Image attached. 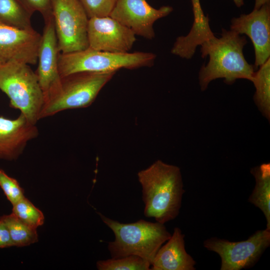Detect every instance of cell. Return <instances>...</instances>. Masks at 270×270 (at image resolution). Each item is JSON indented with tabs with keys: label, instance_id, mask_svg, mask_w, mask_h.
<instances>
[{
	"label": "cell",
	"instance_id": "obj_1",
	"mask_svg": "<svg viewBox=\"0 0 270 270\" xmlns=\"http://www.w3.org/2000/svg\"><path fill=\"white\" fill-rule=\"evenodd\" d=\"M138 177L145 216L163 224L176 218L185 192L180 168L157 160L138 172Z\"/></svg>",
	"mask_w": 270,
	"mask_h": 270
},
{
	"label": "cell",
	"instance_id": "obj_2",
	"mask_svg": "<svg viewBox=\"0 0 270 270\" xmlns=\"http://www.w3.org/2000/svg\"><path fill=\"white\" fill-rule=\"evenodd\" d=\"M246 43L244 36L230 30L222 29L220 38L214 36L200 45L202 57L209 56L208 63L202 66L199 72V84L202 91L206 89L212 81L220 78H224L228 84L238 79L252 82L254 67L248 62L243 53Z\"/></svg>",
	"mask_w": 270,
	"mask_h": 270
},
{
	"label": "cell",
	"instance_id": "obj_3",
	"mask_svg": "<svg viewBox=\"0 0 270 270\" xmlns=\"http://www.w3.org/2000/svg\"><path fill=\"white\" fill-rule=\"evenodd\" d=\"M98 214L114 234V240L109 242L108 247L112 258L136 255L151 265L159 248L172 235L164 224L157 222L140 220L124 224Z\"/></svg>",
	"mask_w": 270,
	"mask_h": 270
},
{
	"label": "cell",
	"instance_id": "obj_4",
	"mask_svg": "<svg viewBox=\"0 0 270 270\" xmlns=\"http://www.w3.org/2000/svg\"><path fill=\"white\" fill-rule=\"evenodd\" d=\"M116 73L78 72L60 76L45 94L39 119L66 110L88 107Z\"/></svg>",
	"mask_w": 270,
	"mask_h": 270
},
{
	"label": "cell",
	"instance_id": "obj_5",
	"mask_svg": "<svg viewBox=\"0 0 270 270\" xmlns=\"http://www.w3.org/2000/svg\"><path fill=\"white\" fill-rule=\"evenodd\" d=\"M0 90L10 99V107L19 110L36 124L44 100L38 76L29 64L16 61L0 66Z\"/></svg>",
	"mask_w": 270,
	"mask_h": 270
},
{
	"label": "cell",
	"instance_id": "obj_6",
	"mask_svg": "<svg viewBox=\"0 0 270 270\" xmlns=\"http://www.w3.org/2000/svg\"><path fill=\"white\" fill-rule=\"evenodd\" d=\"M156 55L152 52H112L90 48L69 53H60L58 70L60 76L78 72H108L152 66Z\"/></svg>",
	"mask_w": 270,
	"mask_h": 270
},
{
	"label": "cell",
	"instance_id": "obj_7",
	"mask_svg": "<svg viewBox=\"0 0 270 270\" xmlns=\"http://www.w3.org/2000/svg\"><path fill=\"white\" fill-rule=\"evenodd\" d=\"M52 12L60 53H69L89 46V18L80 0H52Z\"/></svg>",
	"mask_w": 270,
	"mask_h": 270
},
{
	"label": "cell",
	"instance_id": "obj_8",
	"mask_svg": "<svg viewBox=\"0 0 270 270\" xmlns=\"http://www.w3.org/2000/svg\"><path fill=\"white\" fill-rule=\"evenodd\" d=\"M270 246V230H258L247 240L230 242L212 237L204 242L208 250L218 254L221 258L220 270L248 268L258 260Z\"/></svg>",
	"mask_w": 270,
	"mask_h": 270
},
{
	"label": "cell",
	"instance_id": "obj_9",
	"mask_svg": "<svg viewBox=\"0 0 270 270\" xmlns=\"http://www.w3.org/2000/svg\"><path fill=\"white\" fill-rule=\"evenodd\" d=\"M170 6L156 9L146 0H117L109 16L131 30L136 35L152 40L155 36L154 22L168 15Z\"/></svg>",
	"mask_w": 270,
	"mask_h": 270
},
{
	"label": "cell",
	"instance_id": "obj_10",
	"mask_svg": "<svg viewBox=\"0 0 270 270\" xmlns=\"http://www.w3.org/2000/svg\"><path fill=\"white\" fill-rule=\"evenodd\" d=\"M88 48L112 52H128L136 41L130 28L110 16L89 18Z\"/></svg>",
	"mask_w": 270,
	"mask_h": 270
},
{
	"label": "cell",
	"instance_id": "obj_11",
	"mask_svg": "<svg viewBox=\"0 0 270 270\" xmlns=\"http://www.w3.org/2000/svg\"><path fill=\"white\" fill-rule=\"evenodd\" d=\"M230 30L245 34L252 40L255 54L254 67L264 63L270 56V4L262 5L248 14L232 19Z\"/></svg>",
	"mask_w": 270,
	"mask_h": 270
},
{
	"label": "cell",
	"instance_id": "obj_12",
	"mask_svg": "<svg viewBox=\"0 0 270 270\" xmlns=\"http://www.w3.org/2000/svg\"><path fill=\"white\" fill-rule=\"evenodd\" d=\"M41 36L33 28L21 30L0 24V66L12 61L36 64Z\"/></svg>",
	"mask_w": 270,
	"mask_h": 270
},
{
	"label": "cell",
	"instance_id": "obj_13",
	"mask_svg": "<svg viewBox=\"0 0 270 270\" xmlns=\"http://www.w3.org/2000/svg\"><path fill=\"white\" fill-rule=\"evenodd\" d=\"M38 136L36 124L22 114L14 120L0 116V159L16 160L28 143Z\"/></svg>",
	"mask_w": 270,
	"mask_h": 270
},
{
	"label": "cell",
	"instance_id": "obj_14",
	"mask_svg": "<svg viewBox=\"0 0 270 270\" xmlns=\"http://www.w3.org/2000/svg\"><path fill=\"white\" fill-rule=\"evenodd\" d=\"M38 54V66L36 72L44 96L60 76L58 70V49L53 18L44 22Z\"/></svg>",
	"mask_w": 270,
	"mask_h": 270
},
{
	"label": "cell",
	"instance_id": "obj_15",
	"mask_svg": "<svg viewBox=\"0 0 270 270\" xmlns=\"http://www.w3.org/2000/svg\"><path fill=\"white\" fill-rule=\"evenodd\" d=\"M184 235L178 228L167 242L159 248L151 264V270H194L196 261L185 248Z\"/></svg>",
	"mask_w": 270,
	"mask_h": 270
},
{
	"label": "cell",
	"instance_id": "obj_16",
	"mask_svg": "<svg viewBox=\"0 0 270 270\" xmlns=\"http://www.w3.org/2000/svg\"><path fill=\"white\" fill-rule=\"evenodd\" d=\"M250 173L256 184L248 201L262 212L266 221V228L270 230V164L252 168Z\"/></svg>",
	"mask_w": 270,
	"mask_h": 270
},
{
	"label": "cell",
	"instance_id": "obj_17",
	"mask_svg": "<svg viewBox=\"0 0 270 270\" xmlns=\"http://www.w3.org/2000/svg\"><path fill=\"white\" fill-rule=\"evenodd\" d=\"M32 14L18 0H0V24L21 30L32 29Z\"/></svg>",
	"mask_w": 270,
	"mask_h": 270
},
{
	"label": "cell",
	"instance_id": "obj_18",
	"mask_svg": "<svg viewBox=\"0 0 270 270\" xmlns=\"http://www.w3.org/2000/svg\"><path fill=\"white\" fill-rule=\"evenodd\" d=\"M256 88L254 102L260 112L268 120L270 119V58L254 72L252 82Z\"/></svg>",
	"mask_w": 270,
	"mask_h": 270
},
{
	"label": "cell",
	"instance_id": "obj_19",
	"mask_svg": "<svg viewBox=\"0 0 270 270\" xmlns=\"http://www.w3.org/2000/svg\"><path fill=\"white\" fill-rule=\"evenodd\" d=\"M6 226L14 246L22 247L38 240L36 228L22 222L13 214L0 217Z\"/></svg>",
	"mask_w": 270,
	"mask_h": 270
},
{
	"label": "cell",
	"instance_id": "obj_20",
	"mask_svg": "<svg viewBox=\"0 0 270 270\" xmlns=\"http://www.w3.org/2000/svg\"><path fill=\"white\" fill-rule=\"evenodd\" d=\"M150 266L148 262L136 255L100 260L96 262L98 270H149Z\"/></svg>",
	"mask_w": 270,
	"mask_h": 270
},
{
	"label": "cell",
	"instance_id": "obj_21",
	"mask_svg": "<svg viewBox=\"0 0 270 270\" xmlns=\"http://www.w3.org/2000/svg\"><path fill=\"white\" fill-rule=\"evenodd\" d=\"M12 206V214L26 224L37 229L44 224L43 213L26 197Z\"/></svg>",
	"mask_w": 270,
	"mask_h": 270
},
{
	"label": "cell",
	"instance_id": "obj_22",
	"mask_svg": "<svg viewBox=\"0 0 270 270\" xmlns=\"http://www.w3.org/2000/svg\"><path fill=\"white\" fill-rule=\"evenodd\" d=\"M0 186L10 203L14 205L24 196L18 182L0 169Z\"/></svg>",
	"mask_w": 270,
	"mask_h": 270
},
{
	"label": "cell",
	"instance_id": "obj_23",
	"mask_svg": "<svg viewBox=\"0 0 270 270\" xmlns=\"http://www.w3.org/2000/svg\"><path fill=\"white\" fill-rule=\"evenodd\" d=\"M88 17L109 16L117 0H80Z\"/></svg>",
	"mask_w": 270,
	"mask_h": 270
},
{
	"label": "cell",
	"instance_id": "obj_24",
	"mask_svg": "<svg viewBox=\"0 0 270 270\" xmlns=\"http://www.w3.org/2000/svg\"><path fill=\"white\" fill-rule=\"evenodd\" d=\"M32 14L39 12L44 22L53 18L52 0H18Z\"/></svg>",
	"mask_w": 270,
	"mask_h": 270
},
{
	"label": "cell",
	"instance_id": "obj_25",
	"mask_svg": "<svg viewBox=\"0 0 270 270\" xmlns=\"http://www.w3.org/2000/svg\"><path fill=\"white\" fill-rule=\"evenodd\" d=\"M194 20L191 30L196 32H204L210 28L209 24V19L205 16L202 11L200 0H191Z\"/></svg>",
	"mask_w": 270,
	"mask_h": 270
},
{
	"label": "cell",
	"instance_id": "obj_26",
	"mask_svg": "<svg viewBox=\"0 0 270 270\" xmlns=\"http://www.w3.org/2000/svg\"><path fill=\"white\" fill-rule=\"evenodd\" d=\"M14 246L8 230L4 222L0 218V248Z\"/></svg>",
	"mask_w": 270,
	"mask_h": 270
},
{
	"label": "cell",
	"instance_id": "obj_27",
	"mask_svg": "<svg viewBox=\"0 0 270 270\" xmlns=\"http://www.w3.org/2000/svg\"><path fill=\"white\" fill-rule=\"evenodd\" d=\"M266 4H270V0H255L254 9H258Z\"/></svg>",
	"mask_w": 270,
	"mask_h": 270
},
{
	"label": "cell",
	"instance_id": "obj_28",
	"mask_svg": "<svg viewBox=\"0 0 270 270\" xmlns=\"http://www.w3.org/2000/svg\"><path fill=\"white\" fill-rule=\"evenodd\" d=\"M237 7L240 8L244 4V0H232Z\"/></svg>",
	"mask_w": 270,
	"mask_h": 270
}]
</instances>
